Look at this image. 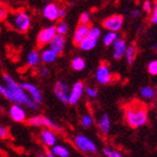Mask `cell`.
Returning <instances> with one entry per match:
<instances>
[{"label": "cell", "mask_w": 157, "mask_h": 157, "mask_svg": "<svg viewBox=\"0 0 157 157\" xmlns=\"http://www.w3.org/2000/svg\"><path fill=\"white\" fill-rule=\"evenodd\" d=\"M5 85H0V93L13 103H19L27 107L30 110H37L39 103H37L19 83H17L9 74H3Z\"/></svg>", "instance_id": "obj_1"}, {"label": "cell", "mask_w": 157, "mask_h": 157, "mask_svg": "<svg viewBox=\"0 0 157 157\" xmlns=\"http://www.w3.org/2000/svg\"><path fill=\"white\" fill-rule=\"evenodd\" d=\"M124 119L129 127L137 129L147 124V107L138 101H132L124 107Z\"/></svg>", "instance_id": "obj_2"}, {"label": "cell", "mask_w": 157, "mask_h": 157, "mask_svg": "<svg viewBox=\"0 0 157 157\" xmlns=\"http://www.w3.org/2000/svg\"><path fill=\"white\" fill-rule=\"evenodd\" d=\"M8 23L10 27L17 30L18 33H27L32 25V19L28 13L20 10L10 15L8 18Z\"/></svg>", "instance_id": "obj_3"}, {"label": "cell", "mask_w": 157, "mask_h": 157, "mask_svg": "<svg viewBox=\"0 0 157 157\" xmlns=\"http://www.w3.org/2000/svg\"><path fill=\"white\" fill-rule=\"evenodd\" d=\"M73 144L78 151L83 154H95L98 151V147L93 141L85 135H76L73 138Z\"/></svg>", "instance_id": "obj_4"}, {"label": "cell", "mask_w": 157, "mask_h": 157, "mask_svg": "<svg viewBox=\"0 0 157 157\" xmlns=\"http://www.w3.org/2000/svg\"><path fill=\"white\" fill-rule=\"evenodd\" d=\"M27 124L29 126H34V127H45L49 128V129H53V130H59V127L57 124L47 117H44V116H35V117H32L30 119L27 120Z\"/></svg>", "instance_id": "obj_5"}, {"label": "cell", "mask_w": 157, "mask_h": 157, "mask_svg": "<svg viewBox=\"0 0 157 157\" xmlns=\"http://www.w3.org/2000/svg\"><path fill=\"white\" fill-rule=\"evenodd\" d=\"M57 35L56 26H48L43 28L37 35V44L39 46L47 45L52 42V39Z\"/></svg>", "instance_id": "obj_6"}, {"label": "cell", "mask_w": 157, "mask_h": 157, "mask_svg": "<svg viewBox=\"0 0 157 157\" xmlns=\"http://www.w3.org/2000/svg\"><path fill=\"white\" fill-rule=\"evenodd\" d=\"M70 91L71 89L65 82L63 81H57L54 84V93H55L56 98L59 99V101L66 105L69 103V98H70Z\"/></svg>", "instance_id": "obj_7"}, {"label": "cell", "mask_w": 157, "mask_h": 157, "mask_svg": "<svg viewBox=\"0 0 157 157\" xmlns=\"http://www.w3.org/2000/svg\"><path fill=\"white\" fill-rule=\"evenodd\" d=\"M102 26L105 27L107 30L119 32L124 26V17L121 15H111L110 17L103 20Z\"/></svg>", "instance_id": "obj_8"}, {"label": "cell", "mask_w": 157, "mask_h": 157, "mask_svg": "<svg viewBox=\"0 0 157 157\" xmlns=\"http://www.w3.org/2000/svg\"><path fill=\"white\" fill-rule=\"evenodd\" d=\"M95 80L100 84H109L112 81V74L109 66L105 63H101L95 71Z\"/></svg>", "instance_id": "obj_9"}, {"label": "cell", "mask_w": 157, "mask_h": 157, "mask_svg": "<svg viewBox=\"0 0 157 157\" xmlns=\"http://www.w3.org/2000/svg\"><path fill=\"white\" fill-rule=\"evenodd\" d=\"M84 86H83V83L82 82H75L73 86L71 88V91H70V98H69V103L70 105H76L80 99L82 98L83 95V92H84Z\"/></svg>", "instance_id": "obj_10"}, {"label": "cell", "mask_w": 157, "mask_h": 157, "mask_svg": "<svg viewBox=\"0 0 157 157\" xmlns=\"http://www.w3.org/2000/svg\"><path fill=\"white\" fill-rule=\"evenodd\" d=\"M9 116L13 121L16 122H23L27 119L26 111L24 109L23 105L19 103H13L9 109Z\"/></svg>", "instance_id": "obj_11"}, {"label": "cell", "mask_w": 157, "mask_h": 157, "mask_svg": "<svg viewBox=\"0 0 157 157\" xmlns=\"http://www.w3.org/2000/svg\"><path fill=\"white\" fill-rule=\"evenodd\" d=\"M43 16L49 21H55L59 18V7L56 3H47L43 8Z\"/></svg>", "instance_id": "obj_12"}, {"label": "cell", "mask_w": 157, "mask_h": 157, "mask_svg": "<svg viewBox=\"0 0 157 157\" xmlns=\"http://www.w3.org/2000/svg\"><path fill=\"white\" fill-rule=\"evenodd\" d=\"M20 85L24 88V90L32 97V98L37 102V103H42L43 102V93L40 92L36 85L32 84L29 82H21Z\"/></svg>", "instance_id": "obj_13"}, {"label": "cell", "mask_w": 157, "mask_h": 157, "mask_svg": "<svg viewBox=\"0 0 157 157\" xmlns=\"http://www.w3.org/2000/svg\"><path fill=\"white\" fill-rule=\"evenodd\" d=\"M112 47H113V59H122L126 55V52H127V48H128L126 40L124 38H119V37L112 44Z\"/></svg>", "instance_id": "obj_14"}, {"label": "cell", "mask_w": 157, "mask_h": 157, "mask_svg": "<svg viewBox=\"0 0 157 157\" xmlns=\"http://www.w3.org/2000/svg\"><path fill=\"white\" fill-rule=\"evenodd\" d=\"M90 28L91 27L89 26L88 24H82L80 23L78 27H76L75 32H74V36H73V43L78 45L80 43L88 36L89 33H90Z\"/></svg>", "instance_id": "obj_15"}, {"label": "cell", "mask_w": 157, "mask_h": 157, "mask_svg": "<svg viewBox=\"0 0 157 157\" xmlns=\"http://www.w3.org/2000/svg\"><path fill=\"white\" fill-rule=\"evenodd\" d=\"M40 140L46 147L52 148L54 145H56V135L54 134L53 129L46 128L40 131Z\"/></svg>", "instance_id": "obj_16"}, {"label": "cell", "mask_w": 157, "mask_h": 157, "mask_svg": "<svg viewBox=\"0 0 157 157\" xmlns=\"http://www.w3.org/2000/svg\"><path fill=\"white\" fill-rule=\"evenodd\" d=\"M65 44H66V40H65V38H64V35L57 34V35L52 39V42L49 43L48 45L51 48L54 49V51L59 55V54L63 53V51H64Z\"/></svg>", "instance_id": "obj_17"}, {"label": "cell", "mask_w": 157, "mask_h": 157, "mask_svg": "<svg viewBox=\"0 0 157 157\" xmlns=\"http://www.w3.org/2000/svg\"><path fill=\"white\" fill-rule=\"evenodd\" d=\"M98 128H99V131L103 136H107L110 132V130H111V121H110V118H109L108 113H103L100 117L98 122Z\"/></svg>", "instance_id": "obj_18"}, {"label": "cell", "mask_w": 157, "mask_h": 157, "mask_svg": "<svg viewBox=\"0 0 157 157\" xmlns=\"http://www.w3.org/2000/svg\"><path fill=\"white\" fill-rule=\"evenodd\" d=\"M98 39L99 38H97V37L92 36V35L89 34L88 36L78 44V47L82 51H92L93 48H95V46L98 44Z\"/></svg>", "instance_id": "obj_19"}, {"label": "cell", "mask_w": 157, "mask_h": 157, "mask_svg": "<svg viewBox=\"0 0 157 157\" xmlns=\"http://www.w3.org/2000/svg\"><path fill=\"white\" fill-rule=\"evenodd\" d=\"M40 56H42L43 63H45V64H52V63H54L56 61L59 54H57L54 49H52L49 47V48L44 49V51L40 53Z\"/></svg>", "instance_id": "obj_20"}, {"label": "cell", "mask_w": 157, "mask_h": 157, "mask_svg": "<svg viewBox=\"0 0 157 157\" xmlns=\"http://www.w3.org/2000/svg\"><path fill=\"white\" fill-rule=\"evenodd\" d=\"M42 61V56L39 55V53L37 51H30L27 55V64L32 67H35L39 64V62Z\"/></svg>", "instance_id": "obj_21"}, {"label": "cell", "mask_w": 157, "mask_h": 157, "mask_svg": "<svg viewBox=\"0 0 157 157\" xmlns=\"http://www.w3.org/2000/svg\"><path fill=\"white\" fill-rule=\"evenodd\" d=\"M140 95L141 98H144L145 100H151L157 95V91L156 89H154L153 86L146 85V86H143L140 89Z\"/></svg>", "instance_id": "obj_22"}, {"label": "cell", "mask_w": 157, "mask_h": 157, "mask_svg": "<svg viewBox=\"0 0 157 157\" xmlns=\"http://www.w3.org/2000/svg\"><path fill=\"white\" fill-rule=\"evenodd\" d=\"M71 65H72V69L74 71H83L85 69V66H86V63H85V59L81 56H76L74 59H72V63H71Z\"/></svg>", "instance_id": "obj_23"}, {"label": "cell", "mask_w": 157, "mask_h": 157, "mask_svg": "<svg viewBox=\"0 0 157 157\" xmlns=\"http://www.w3.org/2000/svg\"><path fill=\"white\" fill-rule=\"evenodd\" d=\"M52 151L54 153L55 156L59 157H69L70 156V151L65 146L63 145H54L52 147Z\"/></svg>", "instance_id": "obj_24"}, {"label": "cell", "mask_w": 157, "mask_h": 157, "mask_svg": "<svg viewBox=\"0 0 157 157\" xmlns=\"http://www.w3.org/2000/svg\"><path fill=\"white\" fill-rule=\"evenodd\" d=\"M136 54H137V49H136V47H135L134 45L128 46L127 52H126V55H124V57H126V59H127V63L129 64V65H131V64L134 63L135 59H136Z\"/></svg>", "instance_id": "obj_25"}, {"label": "cell", "mask_w": 157, "mask_h": 157, "mask_svg": "<svg viewBox=\"0 0 157 157\" xmlns=\"http://www.w3.org/2000/svg\"><path fill=\"white\" fill-rule=\"evenodd\" d=\"M117 38H118L117 32H111V30H109L108 33L103 36V44H105V46H111L112 44L116 42V39Z\"/></svg>", "instance_id": "obj_26"}, {"label": "cell", "mask_w": 157, "mask_h": 157, "mask_svg": "<svg viewBox=\"0 0 157 157\" xmlns=\"http://www.w3.org/2000/svg\"><path fill=\"white\" fill-rule=\"evenodd\" d=\"M93 118L90 115H83L81 117V126L83 128H90L93 126Z\"/></svg>", "instance_id": "obj_27"}, {"label": "cell", "mask_w": 157, "mask_h": 157, "mask_svg": "<svg viewBox=\"0 0 157 157\" xmlns=\"http://www.w3.org/2000/svg\"><path fill=\"white\" fill-rule=\"evenodd\" d=\"M102 153H103V155H105V156H107V157H122L121 151H115V149L109 148V147L103 148V149H102Z\"/></svg>", "instance_id": "obj_28"}, {"label": "cell", "mask_w": 157, "mask_h": 157, "mask_svg": "<svg viewBox=\"0 0 157 157\" xmlns=\"http://www.w3.org/2000/svg\"><path fill=\"white\" fill-rule=\"evenodd\" d=\"M56 29H57V34H59V35H65L69 32V25L65 21H59L57 24V26H56Z\"/></svg>", "instance_id": "obj_29"}, {"label": "cell", "mask_w": 157, "mask_h": 157, "mask_svg": "<svg viewBox=\"0 0 157 157\" xmlns=\"http://www.w3.org/2000/svg\"><path fill=\"white\" fill-rule=\"evenodd\" d=\"M147 70L149 74L151 75H157V59H154V61H151L148 63Z\"/></svg>", "instance_id": "obj_30"}, {"label": "cell", "mask_w": 157, "mask_h": 157, "mask_svg": "<svg viewBox=\"0 0 157 157\" xmlns=\"http://www.w3.org/2000/svg\"><path fill=\"white\" fill-rule=\"evenodd\" d=\"M85 93L88 95L89 98L91 99H95L98 97V91H97V89L93 88V86H86L85 88Z\"/></svg>", "instance_id": "obj_31"}, {"label": "cell", "mask_w": 157, "mask_h": 157, "mask_svg": "<svg viewBox=\"0 0 157 157\" xmlns=\"http://www.w3.org/2000/svg\"><path fill=\"white\" fill-rule=\"evenodd\" d=\"M90 21H91V16H90V13H86V11H84V13H81V16H80V23L82 24H90Z\"/></svg>", "instance_id": "obj_32"}, {"label": "cell", "mask_w": 157, "mask_h": 157, "mask_svg": "<svg viewBox=\"0 0 157 157\" xmlns=\"http://www.w3.org/2000/svg\"><path fill=\"white\" fill-rule=\"evenodd\" d=\"M153 8H154V6H153V3H151V0L144 1V3H143V9H144V11L151 13V11H153Z\"/></svg>", "instance_id": "obj_33"}, {"label": "cell", "mask_w": 157, "mask_h": 157, "mask_svg": "<svg viewBox=\"0 0 157 157\" xmlns=\"http://www.w3.org/2000/svg\"><path fill=\"white\" fill-rule=\"evenodd\" d=\"M151 24H157V0H156V2H155V5H154L153 11H151Z\"/></svg>", "instance_id": "obj_34"}, {"label": "cell", "mask_w": 157, "mask_h": 157, "mask_svg": "<svg viewBox=\"0 0 157 157\" xmlns=\"http://www.w3.org/2000/svg\"><path fill=\"white\" fill-rule=\"evenodd\" d=\"M89 34L92 35V36L97 37V38H99V37L101 36V30H100V28H98V27H91Z\"/></svg>", "instance_id": "obj_35"}, {"label": "cell", "mask_w": 157, "mask_h": 157, "mask_svg": "<svg viewBox=\"0 0 157 157\" xmlns=\"http://www.w3.org/2000/svg\"><path fill=\"white\" fill-rule=\"evenodd\" d=\"M8 135H9L8 129H7L6 127H3V126H1V127H0V137L2 138V139H6V138L8 137Z\"/></svg>", "instance_id": "obj_36"}, {"label": "cell", "mask_w": 157, "mask_h": 157, "mask_svg": "<svg viewBox=\"0 0 157 157\" xmlns=\"http://www.w3.org/2000/svg\"><path fill=\"white\" fill-rule=\"evenodd\" d=\"M6 17H7V9L6 8H1L0 9V19L1 20L6 19Z\"/></svg>", "instance_id": "obj_37"}, {"label": "cell", "mask_w": 157, "mask_h": 157, "mask_svg": "<svg viewBox=\"0 0 157 157\" xmlns=\"http://www.w3.org/2000/svg\"><path fill=\"white\" fill-rule=\"evenodd\" d=\"M39 74L43 76L47 75V74H48V69H47V67H42V69L39 70Z\"/></svg>", "instance_id": "obj_38"}, {"label": "cell", "mask_w": 157, "mask_h": 157, "mask_svg": "<svg viewBox=\"0 0 157 157\" xmlns=\"http://www.w3.org/2000/svg\"><path fill=\"white\" fill-rule=\"evenodd\" d=\"M65 16H66L65 8H59V18H61V19H63V18H64Z\"/></svg>", "instance_id": "obj_39"}, {"label": "cell", "mask_w": 157, "mask_h": 157, "mask_svg": "<svg viewBox=\"0 0 157 157\" xmlns=\"http://www.w3.org/2000/svg\"><path fill=\"white\" fill-rule=\"evenodd\" d=\"M139 15H140V13H139L138 10H134V11H132V17H134V18L139 17Z\"/></svg>", "instance_id": "obj_40"}, {"label": "cell", "mask_w": 157, "mask_h": 157, "mask_svg": "<svg viewBox=\"0 0 157 157\" xmlns=\"http://www.w3.org/2000/svg\"><path fill=\"white\" fill-rule=\"evenodd\" d=\"M151 48H153V49H157V45H155V44H154V45H153V47H151Z\"/></svg>", "instance_id": "obj_41"}]
</instances>
